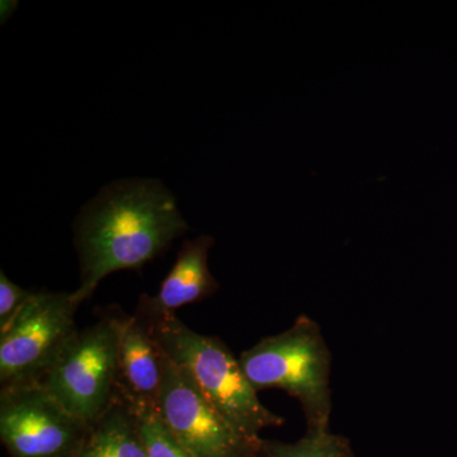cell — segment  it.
Here are the masks:
<instances>
[{"label":"cell","instance_id":"7a4b0ae2","mask_svg":"<svg viewBox=\"0 0 457 457\" xmlns=\"http://www.w3.org/2000/svg\"><path fill=\"white\" fill-rule=\"evenodd\" d=\"M140 318L165 356L191 376L204 398L237 431L262 440V431L284 425V418L262 404L239 359L220 338L201 335L177 314Z\"/></svg>","mask_w":457,"mask_h":457},{"label":"cell","instance_id":"7c38bea8","mask_svg":"<svg viewBox=\"0 0 457 457\" xmlns=\"http://www.w3.org/2000/svg\"><path fill=\"white\" fill-rule=\"evenodd\" d=\"M135 411L139 416L147 457H195L171 435L156 409L144 408Z\"/></svg>","mask_w":457,"mask_h":457},{"label":"cell","instance_id":"ba28073f","mask_svg":"<svg viewBox=\"0 0 457 457\" xmlns=\"http://www.w3.org/2000/svg\"><path fill=\"white\" fill-rule=\"evenodd\" d=\"M165 354L139 315H125L117 351V395L135 409L158 408Z\"/></svg>","mask_w":457,"mask_h":457},{"label":"cell","instance_id":"8992f818","mask_svg":"<svg viewBox=\"0 0 457 457\" xmlns=\"http://www.w3.org/2000/svg\"><path fill=\"white\" fill-rule=\"evenodd\" d=\"M89 427L41 384L2 387L0 437L11 457H74Z\"/></svg>","mask_w":457,"mask_h":457},{"label":"cell","instance_id":"6da1fadb","mask_svg":"<svg viewBox=\"0 0 457 457\" xmlns=\"http://www.w3.org/2000/svg\"><path fill=\"white\" fill-rule=\"evenodd\" d=\"M188 230L176 198L159 180L123 179L104 187L75 220V299L86 302L111 273L143 269Z\"/></svg>","mask_w":457,"mask_h":457},{"label":"cell","instance_id":"8fae6325","mask_svg":"<svg viewBox=\"0 0 457 457\" xmlns=\"http://www.w3.org/2000/svg\"><path fill=\"white\" fill-rule=\"evenodd\" d=\"M257 457H354L350 440L327 431H306L296 442L262 441Z\"/></svg>","mask_w":457,"mask_h":457},{"label":"cell","instance_id":"52a82bcc","mask_svg":"<svg viewBox=\"0 0 457 457\" xmlns=\"http://www.w3.org/2000/svg\"><path fill=\"white\" fill-rule=\"evenodd\" d=\"M156 411L171 435L195 457H257L263 441L234 428L204 398L191 376L167 356Z\"/></svg>","mask_w":457,"mask_h":457},{"label":"cell","instance_id":"3957f363","mask_svg":"<svg viewBox=\"0 0 457 457\" xmlns=\"http://www.w3.org/2000/svg\"><path fill=\"white\" fill-rule=\"evenodd\" d=\"M332 361L320 326L306 315H299L288 329L261 339L239 356L255 392L281 389L297 400L309 432L330 429Z\"/></svg>","mask_w":457,"mask_h":457},{"label":"cell","instance_id":"5b68a950","mask_svg":"<svg viewBox=\"0 0 457 457\" xmlns=\"http://www.w3.org/2000/svg\"><path fill=\"white\" fill-rule=\"evenodd\" d=\"M73 293L36 291L13 324L0 335L2 387L40 384L78 332Z\"/></svg>","mask_w":457,"mask_h":457},{"label":"cell","instance_id":"9c48e42d","mask_svg":"<svg viewBox=\"0 0 457 457\" xmlns=\"http://www.w3.org/2000/svg\"><path fill=\"white\" fill-rule=\"evenodd\" d=\"M213 245L215 239L210 236L186 240L158 294L141 295L135 314L143 318L176 314L183 306L212 296L220 288L209 267V253Z\"/></svg>","mask_w":457,"mask_h":457},{"label":"cell","instance_id":"30bf717a","mask_svg":"<svg viewBox=\"0 0 457 457\" xmlns=\"http://www.w3.org/2000/svg\"><path fill=\"white\" fill-rule=\"evenodd\" d=\"M74 457H147L135 408L117 395L106 413L89 427Z\"/></svg>","mask_w":457,"mask_h":457},{"label":"cell","instance_id":"277c9868","mask_svg":"<svg viewBox=\"0 0 457 457\" xmlns=\"http://www.w3.org/2000/svg\"><path fill=\"white\" fill-rule=\"evenodd\" d=\"M125 315L108 312L78 330L41 380L75 417L92 426L117 399V351Z\"/></svg>","mask_w":457,"mask_h":457},{"label":"cell","instance_id":"4fadbf2b","mask_svg":"<svg viewBox=\"0 0 457 457\" xmlns=\"http://www.w3.org/2000/svg\"><path fill=\"white\" fill-rule=\"evenodd\" d=\"M36 291L25 290L0 272V335L25 311Z\"/></svg>","mask_w":457,"mask_h":457},{"label":"cell","instance_id":"5bb4252c","mask_svg":"<svg viewBox=\"0 0 457 457\" xmlns=\"http://www.w3.org/2000/svg\"><path fill=\"white\" fill-rule=\"evenodd\" d=\"M17 2H2V7H0V16H2V23H4V21H7L9 17L13 14V12L16 11Z\"/></svg>","mask_w":457,"mask_h":457}]
</instances>
